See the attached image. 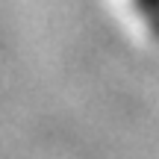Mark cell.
I'll return each mask as SVG.
<instances>
[{"label":"cell","instance_id":"cell-1","mask_svg":"<svg viewBox=\"0 0 159 159\" xmlns=\"http://www.w3.org/2000/svg\"><path fill=\"white\" fill-rule=\"evenodd\" d=\"M136 6L142 12V18L148 21V27L159 35V0H136Z\"/></svg>","mask_w":159,"mask_h":159}]
</instances>
